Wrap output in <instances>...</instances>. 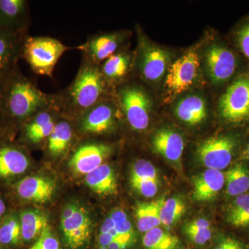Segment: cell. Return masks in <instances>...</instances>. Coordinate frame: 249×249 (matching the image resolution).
I'll return each mask as SVG.
<instances>
[{
	"instance_id": "6da1fadb",
	"label": "cell",
	"mask_w": 249,
	"mask_h": 249,
	"mask_svg": "<svg viewBox=\"0 0 249 249\" xmlns=\"http://www.w3.org/2000/svg\"><path fill=\"white\" fill-rule=\"evenodd\" d=\"M107 86L101 65L82 60L79 70L70 86L53 94L54 104L62 115L76 120L106 99Z\"/></svg>"
},
{
	"instance_id": "7a4b0ae2",
	"label": "cell",
	"mask_w": 249,
	"mask_h": 249,
	"mask_svg": "<svg viewBox=\"0 0 249 249\" xmlns=\"http://www.w3.org/2000/svg\"><path fill=\"white\" fill-rule=\"evenodd\" d=\"M0 111L8 127H19L39 111L52 106L53 94L44 93L34 80L18 70L1 90Z\"/></svg>"
},
{
	"instance_id": "3957f363",
	"label": "cell",
	"mask_w": 249,
	"mask_h": 249,
	"mask_svg": "<svg viewBox=\"0 0 249 249\" xmlns=\"http://www.w3.org/2000/svg\"><path fill=\"white\" fill-rule=\"evenodd\" d=\"M71 49L53 37L29 36L23 47L22 58L36 74L52 77L58 60Z\"/></svg>"
},
{
	"instance_id": "277c9868",
	"label": "cell",
	"mask_w": 249,
	"mask_h": 249,
	"mask_svg": "<svg viewBox=\"0 0 249 249\" xmlns=\"http://www.w3.org/2000/svg\"><path fill=\"white\" fill-rule=\"evenodd\" d=\"M64 245L66 249H86L92 234V222L84 206L70 203L64 208L60 219Z\"/></svg>"
},
{
	"instance_id": "5b68a950",
	"label": "cell",
	"mask_w": 249,
	"mask_h": 249,
	"mask_svg": "<svg viewBox=\"0 0 249 249\" xmlns=\"http://www.w3.org/2000/svg\"><path fill=\"white\" fill-rule=\"evenodd\" d=\"M119 107L129 125L137 132L148 127L152 102L148 94L136 85H124L118 91Z\"/></svg>"
},
{
	"instance_id": "8992f818",
	"label": "cell",
	"mask_w": 249,
	"mask_h": 249,
	"mask_svg": "<svg viewBox=\"0 0 249 249\" xmlns=\"http://www.w3.org/2000/svg\"><path fill=\"white\" fill-rule=\"evenodd\" d=\"M219 115L229 124L249 121V77H242L232 83L219 100Z\"/></svg>"
},
{
	"instance_id": "52a82bcc",
	"label": "cell",
	"mask_w": 249,
	"mask_h": 249,
	"mask_svg": "<svg viewBox=\"0 0 249 249\" xmlns=\"http://www.w3.org/2000/svg\"><path fill=\"white\" fill-rule=\"evenodd\" d=\"M236 147L235 139L229 136L211 137L199 144L196 155L208 169H225L230 164Z\"/></svg>"
},
{
	"instance_id": "ba28073f",
	"label": "cell",
	"mask_w": 249,
	"mask_h": 249,
	"mask_svg": "<svg viewBox=\"0 0 249 249\" xmlns=\"http://www.w3.org/2000/svg\"><path fill=\"white\" fill-rule=\"evenodd\" d=\"M28 33L13 34L0 31V91L18 70L22 58L23 47Z\"/></svg>"
},
{
	"instance_id": "9c48e42d",
	"label": "cell",
	"mask_w": 249,
	"mask_h": 249,
	"mask_svg": "<svg viewBox=\"0 0 249 249\" xmlns=\"http://www.w3.org/2000/svg\"><path fill=\"white\" fill-rule=\"evenodd\" d=\"M112 151V147L104 142H85L77 147L69 165L76 175H87L105 163Z\"/></svg>"
},
{
	"instance_id": "30bf717a",
	"label": "cell",
	"mask_w": 249,
	"mask_h": 249,
	"mask_svg": "<svg viewBox=\"0 0 249 249\" xmlns=\"http://www.w3.org/2000/svg\"><path fill=\"white\" fill-rule=\"evenodd\" d=\"M199 67L197 53L194 51L188 52L170 65L165 86L168 91L175 94L188 89L197 76Z\"/></svg>"
},
{
	"instance_id": "8fae6325",
	"label": "cell",
	"mask_w": 249,
	"mask_h": 249,
	"mask_svg": "<svg viewBox=\"0 0 249 249\" xmlns=\"http://www.w3.org/2000/svg\"><path fill=\"white\" fill-rule=\"evenodd\" d=\"M116 114L115 107L105 99L76 119V124L83 134H107L115 126Z\"/></svg>"
},
{
	"instance_id": "7c38bea8",
	"label": "cell",
	"mask_w": 249,
	"mask_h": 249,
	"mask_svg": "<svg viewBox=\"0 0 249 249\" xmlns=\"http://www.w3.org/2000/svg\"><path fill=\"white\" fill-rule=\"evenodd\" d=\"M61 115L53 102L52 106L33 116L20 128L24 142L32 145L47 142Z\"/></svg>"
},
{
	"instance_id": "4fadbf2b",
	"label": "cell",
	"mask_w": 249,
	"mask_h": 249,
	"mask_svg": "<svg viewBox=\"0 0 249 249\" xmlns=\"http://www.w3.org/2000/svg\"><path fill=\"white\" fill-rule=\"evenodd\" d=\"M139 47L137 64L142 76L148 81H159L166 71L170 61L169 53L143 40Z\"/></svg>"
},
{
	"instance_id": "5bb4252c",
	"label": "cell",
	"mask_w": 249,
	"mask_h": 249,
	"mask_svg": "<svg viewBox=\"0 0 249 249\" xmlns=\"http://www.w3.org/2000/svg\"><path fill=\"white\" fill-rule=\"evenodd\" d=\"M124 37L119 33H104L89 36L84 44L76 49L83 52V60L101 65L114 55L120 47Z\"/></svg>"
},
{
	"instance_id": "9a60e30c",
	"label": "cell",
	"mask_w": 249,
	"mask_h": 249,
	"mask_svg": "<svg viewBox=\"0 0 249 249\" xmlns=\"http://www.w3.org/2000/svg\"><path fill=\"white\" fill-rule=\"evenodd\" d=\"M204 60L210 78L215 84H221L230 79L237 67L234 53L227 47L219 45H213L207 49Z\"/></svg>"
},
{
	"instance_id": "2e32d148",
	"label": "cell",
	"mask_w": 249,
	"mask_h": 249,
	"mask_svg": "<svg viewBox=\"0 0 249 249\" xmlns=\"http://www.w3.org/2000/svg\"><path fill=\"white\" fill-rule=\"evenodd\" d=\"M29 1L0 0V31L20 34L28 33Z\"/></svg>"
},
{
	"instance_id": "e0dca14e",
	"label": "cell",
	"mask_w": 249,
	"mask_h": 249,
	"mask_svg": "<svg viewBox=\"0 0 249 249\" xmlns=\"http://www.w3.org/2000/svg\"><path fill=\"white\" fill-rule=\"evenodd\" d=\"M55 187V182L52 178L43 176H29L16 183L15 191L22 200L45 203L52 199Z\"/></svg>"
},
{
	"instance_id": "ac0fdd59",
	"label": "cell",
	"mask_w": 249,
	"mask_h": 249,
	"mask_svg": "<svg viewBox=\"0 0 249 249\" xmlns=\"http://www.w3.org/2000/svg\"><path fill=\"white\" fill-rule=\"evenodd\" d=\"M30 160L24 150L14 144L0 142V178H16L27 171Z\"/></svg>"
},
{
	"instance_id": "d6986e66",
	"label": "cell",
	"mask_w": 249,
	"mask_h": 249,
	"mask_svg": "<svg viewBox=\"0 0 249 249\" xmlns=\"http://www.w3.org/2000/svg\"><path fill=\"white\" fill-rule=\"evenodd\" d=\"M152 146L165 160L178 162L182 156L184 141L178 132L171 129L163 128L157 131L154 135Z\"/></svg>"
},
{
	"instance_id": "ffe728a7",
	"label": "cell",
	"mask_w": 249,
	"mask_h": 249,
	"mask_svg": "<svg viewBox=\"0 0 249 249\" xmlns=\"http://www.w3.org/2000/svg\"><path fill=\"white\" fill-rule=\"evenodd\" d=\"M225 183V175L220 170L208 169L193 180V198L198 201H210L217 196Z\"/></svg>"
},
{
	"instance_id": "44dd1931",
	"label": "cell",
	"mask_w": 249,
	"mask_h": 249,
	"mask_svg": "<svg viewBox=\"0 0 249 249\" xmlns=\"http://www.w3.org/2000/svg\"><path fill=\"white\" fill-rule=\"evenodd\" d=\"M72 119L61 115L47 141V150L52 157L63 155L71 146L74 137Z\"/></svg>"
},
{
	"instance_id": "7402d4cb",
	"label": "cell",
	"mask_w": 249,
	"mask_h": 249,
	"mask_svg": "<svg viewBox=\"0 0 249 249\" xmlns=\"http://www.w3.org/2000/svg\"><path fill=\"white\" fill-rule=\"evenodd\" d=\"M85 183L90 189L100 196H111L117 192V179L112 167L103 163L85 175Z\"/></svg>"
},
{
	"instance_id": "603a6c76",
	"label": "cell",
	"mask_w": 249,
	"mask_h": 249,
	"mask_svg": "<svg viewBox=\"0 0 249 249\" xmlns=\"http://www.w3.org/2000/svg\"><path fill=\"white\" fill-rule=\"evenodd\" d=\"M22 243L35 242L49 225L48 217L38 210H25L19 215Z\"/></svg>"
},
{
	"instance_id": "cb8c5ba5",
	"label": "cell",
	"mask_w": 249,
	"mask_h": 249,
	"mask_svg": "<svg viewBox=\"0 0 249 249\" xmlns=\"http://www.w3.org/2000/svg\"><path fill=\"white\" fill-rule=\"evenodd\" d=\"M175 114L183 122L196 125L201 124L207 116V107L202 98L196 95L187 96L175 107Z\"/></svg>"
},
{
	"instance_id": "d4e9b609",
	"label": "cell",
	"mask_w": 249,
	"mask_h": 249,
	"mask_svg": "<svg viewBox=\"0 0 249 249\" xmlns=\"http://www.w3.org/2000/svg\"><path fill=\"white\" fill-rule=\"evenodd\" d=\"M164 199L140 203L135 209L136 222L137 229L141 232L145 233L149 231L159 227L161 224L160 219V209Z\"/></svg>"
},
{
	"instance_id": "484cf974",
	"label": "cell",
	"mask_w": 249,
	"mask_h": 249,
	"mask_svg": "<svg viewBox=\"0 0 249 249\" xmlns=\"http://www.w3.org/2000/svg\"><path fill=\"white\" fill-rule=\"evenodd\" d=\"M131 57L126 52H119L101 64V70L107 85L121 81L128 73Z\"/></svg>"
},
{
	"instance_id": "4316f807",
	"label": "cell",
	"mask_w": 249,
	"mask_h": 249,
	"mask_svg": "<svg viewBox=\"0 0 249 249\" xmlns=\"http://www.w3.org/2000/svg\"><path fill=\"white\" fill-rule=\"evenodd\" d=\"M143 249H181V242L178 236L155 228L144 233L142 238Z\"/></svg>"
},
{
	"instance_id": "83f0119b",
	"label": "cell",
	"mask_w": 249,
	"mask_h": 249,
	"mask_svg": "<svg viewBox=\"0 0 249 249\" xmlns=\"http://www.w3.org/2000/svg\"><path fill=\"white\" fill-rule=\"evenodd\" d=\"M0 243L6 249L17 248L22 243L19 215L8 214L0 224Z\"/></svg>"
},
{
	"instance_id": "f1b7e54d",
	"label": "cell",
	"mask_w": 249,
	"mask_h": 249,
	"mask_svg": "<svg viewBox=\"0 0 249 249\" xmlns=\"http://www.w3.org/2000/svg\"><path fill=\"white\" fill-rule=\"evenodd\" d=\"M228 195L237 196L246 194L249 189V171L246 165H235L226 173Z\"/></svg>"
},
{
	"instance_id": "f546056e",
	"label": "cell",
	"mask_w": 249,
	"mask_h": 249,
	"mask_svg": "<svg viewBox=\"0 0 249 249\" xmlns=\"http://www.w3.org/2000/svg\"><path fill=\"white\" fill-rule=\"evenodd\" d=\"M227 221L234 227H249V194L236 197L228 211Z\"/></svg>"
},
{
	"instance_id": "4dcf8cb0",
	"label": "cell",
	"mask_w": 249,
	"mask_h": 249,
	"mask_svg": "<svg viewBox=\"0 0 249 249\" xmlns=\"http://www.w3.org/2000/svg\"><path fill=\"white\" fill-rule=\"evenodd\" d=\"M184 201L178 197H172L163 201L160 209V219L165 227H173L186 212Z\"/></svg>"
},
{
	"instance_id": "1f68e13d",
	"label": "cell",
	"mask_w": 249,
	"mask_h": 249,
	"mask_svg": "<svg viewBox=\"0 0 249 249\" xmlns=\"http://www.w3.org/2000/svg\"><path fill=\"white\" fill-rule=\"evenodd\" d=\"M184 232L192 243L199 247L206 245L213 236L211 224L202 218L187 224Z\"/></svg>"
},
{
	"instance_id": "d6a6232c",
	"label": "cell",
	"mask_w": 249,
	"mask_h": 249,
	"mask_svg": "<svg viewBox=\"0 0 249 249\" xmlns=\"http://www.w3.org/2000/svg\"><path fill=\"white\" fill-rule=\"evenodd\" d=\"M130 178H146L160 182L158 173L152 163L146 160H136L131 168Z\"/></svg>"
},
{
	"instance_id": "836d02e7",
	"label": "cell",
	"mask_w": 249,
	"mask_h": 249,
	"mask_svg": "<svg viewBox=\"0 0 249 249\" xmlns=\"http://www.w3.org/2000/svg\"><path fill=\"white\" fill-rule=\"evenodd\" d=\"M29 249H62L58 237L52 231V228L47 226L42 231L40 237Z\"/></svg>"
},
{
	"instance_id": "e575fe53",
	"label": "cell",
	"mask_w": 249,
	"mask_h": 249,
	"mask_svg": "<svg viewBox=\"0 0 249 249\" xmlns=\"http://www.w3.org/2000/svg\"><path fill=\"white\" fill-rule=\"evenodd\" d=\"M130 183L134 190L145 197H153L158 192L159 183L152 180L130 178Z\"/></svg>"
},
{
	"instance_id": "d590c367",
	"label": "cell",
	"mask_w": 249,
	"mask_h": 249,
	"mask_svg": "<svg viewBox=\"0 0 249 249\" xmlns=\"http://www.w3.org/2000/svg\"><path fill=\"white\" fill-rule=\"evenodd\" d=\"M213 249H249V246L235 237H224L218 241Z\"/></svg>"
},
{
	"instance_id": "8d00e7d4",
	"label": "cell",
	"mask_w": 249,
	"mask_h": 249,
	"mask_svg": "<svg viewBox=\"0 0 249 249\" xmlns=\"http://www.w3.org/2000/svg\"><path fill=\"white\" fill-rule=\"evenodd\" d=\"M237 37L241 50L249 62V23L240 29Z\"/></svg>"
},
{
	"instance_id": "74e56055",
	"label": "cell",
	"mask_w": 249,
	"mask_h": 249,
	"mask_svg": "<svg viewBox=\"0 0 249 249\" xmlns=\"http://www.w3.org/2000/svg\"><path fill=\"white\" fill-rule=\"evenodd\" d=\"M9 128L6 122H5L4 117H3L2 114H1V111H0V139L1 137V134L4 132L6 129ZM0 142H1L0 140Z\"/></svg>"
},
{
	"instance_id": "f35d334b",
	"label": "cell",
	"mask_w": 249,
	"mask_h": 249,
	"mask_svg": "<svg viewBox=\"0 0 249 249\" xmlns=\"http://www.w3.org/2000/svg\"><path fill=\"white\" fill-rule=\"evenodd\" d=\"M6 212V206L4 201L0 197V218L4 216Z\"/></svg>"
},
{
	"instance_id": "ab89813d",
	"label": "cell",
	"mask_w": 249,
	"mask_h": 249,
	"mask_svg": "<svg viewBox=\"0 0 249 249\" xmlns=\"http://www.w3.org/2000/svg\"><path fill=\"white\" fill-rule=\"evenodd\" d=\"M246 153H247V157H248V159L249 160V145H248V147H247V151H246Z\"/></svg>"
},
{
	"instance_id": "60d3db41",
	"label": "cell",
	"mask_w": 249,
	"mask_h": 249,
	"mask_svg": "<svg viewBox=\"0 0 249 249\" xmlns=\"http://www.w3.org/2000/svg\"><path fill=\"white\" fill-rule=\"evenodd\" d=\"M1 93L0 91V108H1Z\"/></svg>"
},
{
	"instance_id": "b9f144b4",
	"label": "cell",
	"mask_w": 249,
	"mask_h": 249,
	"mask_svg": "<svg viewBox=\"0 0 249 249\" xmlns=\"http://www.w3.org/2000/svg\"><path fill=\"white\" fill-rule=\"evenodd\" d=\"M0 249H7L5 248V247H3V246L1 245V243H0Z\"/></svg>"
}]
</instances>
